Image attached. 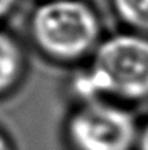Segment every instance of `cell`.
Returning <instances> with one entry per match:
<instances>
[{
	"instance_id": "1",
	"label": "cell",
	"mask_w": 148,
	"mask_h": 150,
	"mask_svg": "<svg viewBox=\"0 0 148 150\" xmlns=\"http://www.w3.org/2000/svg\"><path fill=\"white\" fill-rule=\"evenodd\" d=\"M72 86L82 102L105 96L133 102L148 99V38L119 33L105 39Z\"/></svg>"
},
{
	"instance_id": "4",
	"label": "cell",
	"mask_w": 148,
	"mask_h": 150,
	"mask_svg": "<svg viewBox=\"0 0 148 150\" xmlns=\"http://www.w3.org/2000/svg\"><path fill=\"white\" fill-rule=\"evenodd\" d=\"M24 53L10 33L0 29V96L10 92L21 79Z\"/></svg>"
},
{
	"instance_id": "3",
	"label": "cell",
	"mask_w": 148,
	"mask_h": 150,
	"mask_svg": "<svg viewBox=\"0 0 148 150\" xmlns=\"http://www.w3.org/2000/svg\"><path fill=\"white\" fill-rule=\"evenodd\" d=\"M138 135L132 112L102 99L82 102L67 121L72 150H136Z\"/></svg>"
},
{
	"instance_id": "7",
	"label": "cell",
	"mask_w": 148,
	"mask_h": 150,
	"mask_svg": "<svg viewBox=\"0 0 148 150\" xmlns=\"http://www.w3.org/2000/svg\"><path fill=\"white\" fill-rule=\"evenodd\" d=\"M18 0H0V21L14 10Z\"/></svg>"
},
{
	"instance_id": "6",
	"label": "cell",
	"mask_w": 148,
	"mask_h": 150,
	"mask_svg": "<svg viewBox=\"0 0 148 150\" xmlns=\"http://www.w3.org/2000/svg\"><path fill=\"white\" fill-rule=\"evenodd\" d=\"M136 150H148V121L144 124V127L140 129Z\"/></svg>"
},
{
	"instance_id": "8",
	"label": "cell",
	"mask_w": 148,
	"mask_h": 150,
	"mask_svg": "<svg viewBox=\"0 0 148 150\" xmlns=\"http://www.w3.org/2000/svg\"><path fill=\"white\" fill-rule=\"evenodd\" d=\"M0 150H11V146L8 140L4 138V135L0 134Z\"/></svg>"
},
{
	"instance_id": "5",
	"label": "cell",
	"mask_w": 148,
	"mask_h": 150,
	"mask_svg": "<svg viewBox=\"0 0 148 150\" xmlns=\"http://www.w3.org/2000/svg\"><path fill=\"white\" fill-rule=\"evenodd\" d=\"M114 10L126 25L148 33V0H112Z\"/></svg>"
},
{
	"instance_id": "2",
	"label": "cell",
	"mask_w": 148,
	"mask_h": 150,
	"mask_svg": "<svg viewBox=\"0 0 148 150\" xmlns=\"http://www.w3.org/2000/svg\"><path fill=\"white\" fill-rule=\"evenodd\" d=\"M33 42L48 57L75 61L91 52L100 38V21L82 0H47L32 13Z\"/></svg>"
}]
</instances>
